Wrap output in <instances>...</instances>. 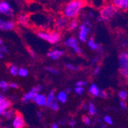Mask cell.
I'll list each match as a JSON object with an SVG mask.
<instances>
[{"label":"cell","instance_id":"37","mask_svg":"<svg viewBox=\"0 0 128 128\" xmlns=\"http://www.w3.org/2000/svg\"><path fill=\"white\" fill-rule=\"evenodd\" d=\"M9 87L12 88H18V84H16V83H11V84H9Z\"/></svg>","mask_w":128,"mask_h":128},{"label":"cell","instance_id":"39","mask_svg":"<svg viewBox=\"0 0 128 128\" xmlns=\"http://www.w3.org/2000/svg\"><path fill=\"white\" fill-rule=\"evenodd\" d=\"M120 107H121L122 108H124V109L126 108V104H125V103H124V101H120Z\"/></svg>","mask_w":128,"mask_h":128},{"label":"cell","instance_id":"2","mask_svg":"<svg viewBox=\"0 0 128 128\" xmlns=\"http://www.w3.org/2000/svg\"><path fill=\"white\" fill-rule=\"evenodd\" d=\"M38 37H40L41 38L47 41L52 44H54L56 42H58L62 37L60 33L57 32H39L38 33Z\"/></svg>","mask_w":128,"mask_h":128},{"label":"cell","instance_id":"30","mask_svg":"<svg viewBox=\"0 0 128 128\" xmlns=\"http://www.w3.org/2000/svg\"><path fill=\"white\" fill-rule=\"evenodd\" d=\"M120 72L121 74H123L126 78L128 77V69H120Z\"/></svg>","mask_w":128,"mask_h":128},{"label":"cell","instance_id":"47","mask_svg":"<svg viewBox=\"0 0 128 128\" xmlns=\"http://www.w3.org/2000/svg\"><path fill=\"white\" fill-rule=\"evenodd\" d=\"M71 90H72L71 88H68V89H67V90H66V92H65V93H66V94H67V93H69L70 91H71Z\"/></svg>","mask_w":128,"mask_h":128},{"label":"cell","instance_id":"23","mask_svg":"<svg viewBox=\"0 0 128 128\" xmlns=\"http://www.w3.org/2000/svg\"><path fill=\"white\" fill-rule=\"evenodd\" d=\"M18 68H17V66L12 65L10 67V73L12 75H14V76L17 75L18 74Z\"/></svg>","mask_w":128,"mask_h":128},{"label":"cell","instance_id":"38","mask_svg":"<svg viewBox=\"0 0 128 128\" xmlns=\"http://www.w3.org/2000/svg\"><path fill=\"white\" fill-rule=\"evenodd\" d=\"M100 66L97 67L95 68V70H94V74H98L99 73V72H100Z\"/></svg>","mask_w":128,"mask_h":128},{"label":"cell","instance_id":"45","mask_svg":"<svg viewBox=\"0 0 128 128\" xmlns=\"http://www.w3.org/2000/svg\"><path fill=\"white\" fill-rule=\"evenodd\" d=\"M3 58V54H2V52L0 51V58Z\"/></svg>","mask_w":128,"mask_h":128},{"label":"cell","instance_id":"21","mask_svg":"<svg viewBox=\"0 0 128 128\" xmlns=\"http://www.w3.org/2000/svg\"><path fill=\"white\" fill-rule=\"evenodd\" d=\"M88 110H89V114L90 115H94L96 114L97 112V109L96 107L94 106V104L93 103H89V107H88Z\"/></svg>","mask_w":128,"mask_h":128},{"label":"cell","instance_id":"43","mask_svg":"<svg viewBox=\"0 0 128 128\" xmlns=\"http://www.w3.org/2000/svg\"><path fill=\"white\" fill-rule=\"evenodd\" d=\"M37 114H38V117L39 118V119L42 120V114H41V113H37Z\"/></svg>","mask_w":128,"mask_h":128},{"label":"cell","instance_id":"27","mask_svg":"<svg viewBox=\"0 0 128 128\" xmlns=\"http://www.w3.org/2000/svg\"><path fill=\"white\" fill-rule=\"evenodd\" d=\"M119 96H120V98L122 100H125V99H126V98H127V93H126L125 90H121V91H120V93H119Z\"/></svg>","mask_w":128,"mask_h":128},{"label":"cell","instance_id":"11","mask_svg":"<svg viewBox=\"0 0 128 128\" xmlns=\"http://www.w3.org/2000/svg\"><path fill=\"white\" fill-rule=\"evenodd\" d=\"M119 62L120 65V69L128 68V54L126 52H123L119 56Z\"/></svg>","mask_w":128,"mask_h":128},{"label":"cell","instance_id":"5","mask_svg":"<svg viewBox=\"0 0 128 128\" xmlns=\"http://www.w3.org/2000/svg\"><path fill=\"white\" fill-rule=\"evenodd\" d=\"M15 115L16 116H15V118L12 123L14 128H24L26 123H25V120L23 118L22 115L18 112H16Z\"/></svg>","mask_w":128,"mask_h":128},{"label":"cell","instance_id":"9","mask_svg":"<svg viewBox=\"0 0 128 128\" xmlns=\"http://www.w3.org/2000/svg\"><path fill=\"white\" fill-rule=\"evenodd\" d=\"M16 26L15 22L12 21H5L0 19V30H12Z\"/></svg>","mask_w":128,"mask_h":128},{"label":"cell","instance_id":"17","mask_svg":"<svg viewBox=\"0 0 128 128\" xmlns=\"http://www.w3.org/2000/svg\"><path fill=\"white\" fill-rule=\"evenodd\" d=\"M18 23H20L21 25L26 26L28 22V16L27 15H21L18 17Z\"/></svg>","mask_w":128,"mask_h":128},{"label":"cell","instance_id":"48","mask_svg":"<svg viewBox=\"0 0 128 128\" xmlns=\"http://www.w3.org/2000/svg\"><path fill=\"white\" fill-rule=\"evenodd\" d=\"M83 108H84V109H88V105H87V104H84Z\"/></svg>","mask_w":128,"mask_h":128},{"label":"cell","instance_id":"34","mask_svg":"<svg viewBox=\"0 0 128 128\" xmlns=\"http://www.w3.org/2000/svg\"><path fill=\"white\" fill-rule=\"evenodd\" d=\"M86 84H87V82L86 81H84V80H80V81H78V82L76 83L77 87H82V86H84Z\"/></svg>","mask_w":128,"mask_h":128},{"label":"cell","instance_id":"3","mask_svg":"<svg viewBox=\"0 0 128 128\" xmlns=\"http://www.w3.org/2000/svg\"><path fill=\"white\" fill-rule=\"evenodd\" d=\"M118 12V8L113 5H108L104 6L100 10V17L103 20H108L111 18Z\"/></svg>","mask_w":128,"mask_h":128},{"label":"cell","instance_id":"1","mask_svg":"<svg viewBox=\"0 0 128 128\" xmlns=\"http://www.w3.org/2000/svg\"><path fill=\"white\" fill-rule=\"evenodd\" d=\"M85 6L84 1L75 0V1L70 2L64 9V15L67 18H75L80 12L82 8Z\"/></svg>","mask_w":128,"mask_h":128},{"label":"cell","instance_id":"7","mask_svg":"<svg viewBox=\"0 0 128 128\" xmlns=\"http://www.w3.org/2000/svg\"><path fill=\"white\" fill-rule=\"evenodd\" d=\"M90 32V28L85 24H82L80 26V32H79V39L80 42H86L88 34Z\"/></svg>","mask_w":128,"mask_h":128},{"label":"cell","instance_id":"6","mask_svg":"<svg viewBox=\"0 0 128 128\" xmlns=\"http://www.w3.org/2000/svg\"><path fill=\"white\" fill-rule=\"evenodd\" d=\"M0 13L5 14L9 16H12L13 11L11 8L8 3H7L6 2H0Z\"/></svg>","mask_w":128,"mask_h":128},{"label":"cell","instance_id":"25","mask_svg":"<svg viewBox=\"0 0 128 128\" xmlns=\"http://www.w3.org/2000/svg\"><path fill=\"white\" fill-rule=\"evenodd\" d=\"M8 88V85L6 81H4V80L0 81V88H2V91H6Z\"/></svg>","mask_w":128,"mask_h":128},{"label":"cell","instance_id":"20","mask_svg":"<svg viewBox=\"0 0 128 128\" xmlns=\"http://www.w3.org/2000/svg\"><path fill=\"white\" fill-rule=\"evenodd\" d=\"M88 45H89V47L93 50H98L99 49V45L94 42V41L93 38H90V40L88 41Z\"/></svg>","mask_w":128,"mask_h":128},{"label":"cell","instance_id":"40","mask_svg":"<svg viewBox=\"0 0 128 128\" xmlns=\"http://www.w3.org/2000/svg\"><path fill=\"white\" fill-rule=\"evenodd\" d=\"M69 124H70V125H71L72 127H74V125H75V121L74 120H71V121L69 122Z\"/></svg>","mask_w":128,"mask_h":128},{"label":"cell","instance_id":"29","mask_svg":"<svg viewBox=\"0 0 128 128\" xmlns=\"http://www.w3.org/2000/svg\"><path fill=\"white\" fill-rule=\"evenodd\" d=\"M84 88L82 87H76L75 88V92L77 93V94H83V92H84Z\"/></svg>","mask_w":128,"mask_h":128},{"label":"cell","instance_id":"32","mask_svg":"<svg viewBox=\"0 0 128 128\" xmlns=\"http://www.w3.org/2000/svg\"><path fill=\"white\" fill-rule=\"evenodd\" d=\"M45 70H46V71L49 72H51V73H53V74H57V73H58V71H57V70L54 69V68H52L48 67V68H45Z\"/></svg>","mask_w":128,"mask_h":128},{"label":"cell","instance_id":"28","mask_svg":"<svg viewBox=\"0 0 128 128\" xmlns=\"http://www.w3.org/2000/svg\"><path fill=\"white\" fill-rule=\"evenodd\" d=\"M104 122L108 124H113V120H112V118L110 117V116H106V117H104Z\"/></svg>","mask_w":128,"mask_h":128},{"label":"cell","instance_id":"26","mask_svg":"<svg viewBox=\"0 0 128 128\" xmlns=\"http://www.w3.org/2000/svg\"><path fill=\"white\" fill-rule=\"evenodd\" d=\"M49 107H50L51 109H52L53 110H58V108H59L58 104V103H57L56 101H54V100L50 104V106H49Z\"/></svg>","mask_w":128,"mask_h":128},{"label":"cell","instance_id":"18","mask_svg":"<svg viewBox=\"0 0 128 128\" xmlns=\"http://www.w3.org/2000/svg\"><path fill=\"white\" fill-rule=\"evenodd\" d=\"M15 115V111L12 110V109H8V110H6L4 114H3V116L8 120H10L12 119Z\"/></svg>","mask_w":128,"mask_h":128},{"label":"cell","instance_id":"24","mask_svg":"<svg viewBox=\"0 0 128 128\" xmlns=\"http://www.w3.org/2000/svg\"><path fill=\"white\" fill-rule=\"evenodd\" d=\"M28 71L25 68H20L18 69V74L19 76H22V77H26L28 75Z\"/></svg>","mask_w":128,"mask_h":128},{"label":"cell","instance_id":"10","mask_svg":"<svg viewBox=\"0 0 128 128\" xmlns=\"http://www.w3.org/2000/svg\"><path fill=\"white\" fill-rule=\"evenodd\" d=\"M68 19L64 16H62L57 19L55 26L58 30H62L68 26Z\"/></svg>","mask_w":128,"mask_h":128},{"label":"cell","instance_id":"8","mask_svg":"<svg viewBox=\"0 0 128 128\" xmlns=\"http://www.w3.org/2000/svg\"><path fill=\"white\" fill-rule=\"evenodd\" d=\"M65 44L68 47H71L74 49V51L75 52H77L78 54H80L81 53V50L80 48H79L78 46V42L77 40L74 38H70L69 39L66 40L65 42Z\"/></svg>","mask_w":128,"mask_h":128},{"label":"cell","instance_id":"51","mask_svg":"<svg viewBox=\"0 0 128 128\" xmlns=\"http://www.w3.org/2000/svg\"><path fill=\"white\" fill-rule=\"evenodd\" d=\"M2 128H7V127H2Z\"/></svg>","mask_w":128,"mask_h":128},{"label":"cell","instance_id":"52","mask_svg":"<svg viewBox=\"0 0 128 128\" xmlns=\"http://www.w3.org/2000/svg\"><path fill=\"white\" fill-rule=\"evenodd\" d=\"M0 51H1V48H0Z\"/></svg>","mask_w":128,"mask_h":128},{"label":"cell","instance_id":"4","mask_svg":"<svg viewBox=\"0 0 128 128\" xmlns=\"http://www.w3.org/2000/svg\"><path fill=\"white\" fill-rule=\"evenodd\" d=\"M42 87L41 85H38L36 88H33L28 93H27V94L24 95V97L22 98V101L27 102L30 100H33L34 97L38 94V93L42 90Z\"/></svg>","mask_w":128,"mask_h":128},{"label":"cell","instance_id":"35","mask_svg":"<svg viewBox=\"0 0 128 128\" xmlns=\"http://www.w3.org/2000/svg\"><path fill=\"white\" fill-rule=\"evenodd\" d=\"M99 95H100L101 98H107V93H106V91H104V90H101L100 91V93H99Z\"/></svg>","mask_w":128,"mask_h":128},{"label":"cell","instance_id":"19","mask_svg":"<svg viewBox=\"0 0 128 128\" xmlns=\"http://www.w3.org/2000/svg\"><path fill=\"white\" fill-rule=\"evenodd\" d=\"M57 98H58V100H60L61 102L64 103L67 100V94L64 91H61L59 94H58Z\"/></svg>","mask_w":128,"mask_h":128},{"label":"cell","instance_id":"12","mask_svg":"<svg viewBox=\"0 0 128 128\" xmlns=\"http://www.w3.org/2000/svg\"><path fill=\"white\" fill-rule=\"evenodd\" d=\"M113 6L116 8L126 10L128 7V0H114L113 1Z\"/></svg>","mask_w":128,"mask_h":128},{"label":"cell","instance_id":"49","mask_svg":"<svg viewBox=\"0 0 128 128\" xmlns=\"http://www.w3.org/2000/svg\"><path fill=\"white\" fill-rule=\"evenodd\" d=\"M2 44H3V41L0 38V45H2Z\"/></svg>","mask_w":128,"mask_h":128},{"label":"cell","instance_id":"42","mask_svg":"<svg viewBox=\"0 0 128 128\" xmlns=\"http://www.w3.org/2000/svg\"><path fill=\"white\" fill-rule=\"evenodd\" d=\"M52 128H58V125H57V124H52Z\"/></svg>","mask_w":128,"mask_h":128},{"label":"cell","instance_id":"22","mask_svg":"<svg viewBox=\"0 0 128 128\" xmlns=\"http://www.w3.org/2000/svg\"><path fill=\"white\" fill-rule=\"evenodd\" d=\"M78 20L77 19H73L71 22H70V25L68 26V29L69 30L75 29L78 27Z\"/></svg>","mask_w":128,"mask_h":128},{"label":"cell","instance_id":"31","mask_svg":"<svg viewBox=\"0 0 128 128\" xmlns=\"http://www.w3.org/2000/svg\"><path fill=\"white\" fill-rule=\"evenodd\" d=\"M66 67H67L68 68H69V69L72 70V71H78V70L79 69L78 68H77V67H75V66H74V65H72V64H66Z\"/></svg>","mask_w":128,"mask_h":128},{"label":"cell","instance_id":"14","mask_svg":"<svg viewBox=\"0 0 128 128\" xmlns=\"http://www.w3.org/2000/svg\"><path fill=\"white\" fill-rule=\"evenodd\" d=\"M33 100L36 101V103L39 106H43L46 103V97L43 94H37L34 98L33 99Z\"/></svg>","mask_w":128,"mask_h":128},{"label":"cell","instance_id":"50","mask_svg":"<svg viewBox=\"0 0 128 128\" xmlns=\"http://www.w3.org/2000/svg\"><path fill=\"white\" fill-rule=\"evenodd\" d=\"M0 126H1V119H0Z\"/></svg>","mask_w":128,"mask_h":128},{"label":"cell","instance_id":"33","mask_svg":"<svg viewBox=\"0 0 128 128\" xmlns=\"http://www.w3.org/2000/svg\"><path fill=\"white\" fill-rule=\"evenodd\" d=\"M83 122L86 124V125H90V118H88V117H83Z\"/></svg>","mask_w":128,"mask_h":128},{"label":"cell","instance_id":"41","mask_svg":"<svg viewBox=\"0 0 128 128\" xmlns=\"http://www.w3.org/2000/svg\"><path fill=\"white\" fill-rule=\"evenodd\" d=\"M4 100H6V98L3 95H2L1 94H0V101H2Z\"/></svg>","mask_w":128,"mask_h":128},{"label":"cell","instance_id":"16","mask_svg":"<svg viewBox=\"0 0 128 128\" xmlns=\"http://www.w3.org/2000/svg\"><path fill=\"white\" fill-rule=\"evenodd\" d=\"M89 92L93 95V96H95L98 97L99 96V93H100V90L99 88L95 85V84H92L89 89Z\"/></svg>","mask_w":128,"mask_h":128},{"label":"cell","instance_id":"15","mask_svg":"<svg viewBox=\"0 0 128 128\" xmlns=\"http://www.w3.org/2000/svg\"><path fill=\"white\" fill-rule=\"evenodd\" d=\"M54 100V90H51V92L48 94V96L46 98V103L44 106L49 107L50 104Z\"/></svg>","mask_w":128,"mask_h":128},{"label":"cell","instance_id":"46","mask_svg":"<svg viewBox=\"0 0 128 128\" xmlns=\"http://www.w3.org/2000/svg\"><path fill=\"white\" fill-rule=\"evenodd\" d=\"M103 19H102V18L100 17V16H98V22H100V21H102Z\"/></svg>","mask_w":128,"mask_h":128},{"label":"cell","instance_id":"36","mask_svg":"<svg viewBox=\"0 0 128 128\" xmlns=\"http://www.w3.org/2000/svg\"><path fill=\"white\" fill-rule=\"evenodd\" d=\"M1 52H5V53H8V49H7V48L6 47V46H4V45H2V48H1Z\"/></svg>","mask_w":128,"mask_h":128},{"label":"cell","instance_id":"44","mask_svg":"<svg viewBox=\"0 0 128 128\" xmlns=\"http://www.w3.org/2000/svg\"><path fill=\"white\" fill-rule=\"evenodd\" d=\"M89 14H90V16L91 18L94 17V13H93L92 12H90V13H89Z\"/></svg>","mask_w":128,"mask_h":128},{"label":"cell","instance_id":"13","mask_svg":"<svg viewBox=\"0 0 128 128\" xmlns=\"http://www.w3.org/2000/svg\"><path fill=\"white\" fill-rule=\"evenodd\" d=\"M64 52L62 51H59V50H54L48 53V56L52 58L53 60H57L60 57H62L63 55Z\"/></svg>","mask_w":128,"mask_h":128}]
</instances>
